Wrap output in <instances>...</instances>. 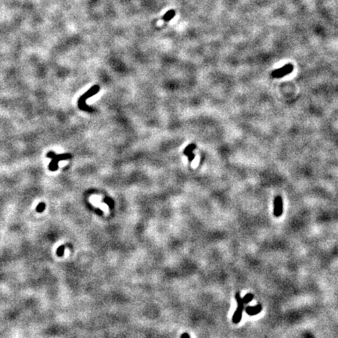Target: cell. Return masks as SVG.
<instances>
[{
  "instance_id": "cell-1",
  "label": "cell",
  "mask_w": 338,
  "mask_h": 338,
  "mask_svg": "<svg viewBox=\"0 0 338 338\" xmlns=\"http://www.w3.org/2000/svg\"><path fill=\"white\" fill-rule=\"evenodd\" d=\"M236 300L237 302V308L233 316V323L235 324H238L242 319V313L244 309V303L241 297L240 292L236 293Z\"/></svg>"
},
{
  "instance_id": "cell-2",
  "label": "cell",
  "mask_w": 338,
  "mask_h": 338,
  "mask_svg": "<svg viewBox=\"0 0 338 338\" xmlns=\"http://www.w3.org/2000/svg\"><path fill=\"white\" fill-rule=\"evenodd\" d=\"M99 89H100L99 86L95 85V86H93V87H92L91 89L89 90V91H88L87 93H86L84 95V96H82V97L79 99V101H78L79 108L81 109V110H86V111H89V110H90L89 107V106H88L87 105L85 104V100H87L88 98H89V97H91V96H94V95L96 94V93H97L98 91H99Z\"/></svg>"
},
{
  "instance_id": "cell-3",
  "label": "cell",
  "mask_w": 338,
  "mask_h": 338,
  "mask_svg": "<svg viewBox=\"0 0 338 338\" xmlns=\"http://www.w3.org/2000/svg\"><path fill=\"white\" fill-rule=\"evenodd\" d=\"M293 70V64H288L284 65L283 67H280V68L276 69V70H274L272 72V78H283L284 76H286L287 74H290Z\"/></svg>"
},
{
  "instance_id": "cell-4",
  "label": "cell",
  "mask_w": 338,
  "mask_h": 338,
  "mask_svg": "<svg viewBox=\"0 0 338 338\" xmlns=\"http://www.w3.org/2000/svg\"><path fill=\"white\" fill-rule=\"evenodd\" d=\"M283 199L280 196H277L274 199V208L273 214L276 217H280L283 214Z\"/></svg>"
},
{
  "instance_id": "cell-5",
  "label": "cell",
  "mask_w": 338,
  "mask_h": 338,
  "mask_svg": "<svg viewBox=\"0 0 338 338\" xmlns=\"http://www.w3.org/2000/svg\"><path fill=\"white\" fill-rule=\"evenodd\" d=\"M261 310H262V306L260 304L254 306H247L245 309L246 313L249 316H256V315L259 314Z\"/></svg>"
},
{
  "instance_id": "cell-6",
  "label": "cell",
  "mask_w": 338,
  "mask_h": 338,
  "mask_svg": "<svg viewBox=\"0 0 338 338\" xmlns=\"http://www.w3.org/2000/svg\"><path fill=\"white\" fill-rule=\"evenodd\" d=\"M196 148L195 144H190L189 146H188L187 147L185 148V150H184V154H185L189 158V161H192L195 158V154L193 153V150Z\"/></svg>"
},
{
  "instance_id": "cell-7",
  "label": "cell",
  "mask_w": 338,
  "mask_h": 338,
  "mask_svg": "<svg viewBox=\"0 0 338 338\" xmlns=\"http://www.w3.org/2000/svg\"><path fill=\"white\" fill-rule=\"evenodd\" d=\"M69 158H70V154H68V153H65V154H59V155L56 154L55 156L53 157V158H52L51 163L58 165V162L60 161L67 160L69 159Z\"/></svg>"
},
{
  "instance_id": "cell-8",
  "label": "cell",
  "mask_w": 338,
  "mask_h": 338,
  "mask_svg": "<svg viewBox=\"0 0 338 338\" xmlns=\"http://www.w3.org/2000/svg\"><path fill=\"white\" fill-rule=\"evenodd\" d=\"M175 16V11L173 10H171L168 11L165 15L163 16V20L165 21H170Z\"/></svg>"
},
{
  "instance_id": "cell-9",
  "label": "cell",
  "mask_w": 338,
  "mask_h": 338,
  "mask_svg": "<svg viewBox=\"0 0 338 338\" xmlns=\"http://www.w3.org/2000/svg\"><path fill=\"white\" fill-rule=\"evenodd\" d=\"M253 298H254V295H253L252 293H249L244 296V298H242V300L243 301H244V304H248L249 302H251V300H253Z\"/></svg>"
},
{
  "instance_id": "cell-10",
  "label": "cell",
  "mask_w": 338,
  "mask_h": 338,
  "mask_svg": "<svg viewBox=\"0 0 338 338\" xmlns=\"http://www.w3.org/2000/svg\"><path fill=\"white\" fill-rule=\"evenodd\" d=\"M46 208V204L44 203H40L39 204H38V206L36 208V211L38 212H42Z\"/></svg>"
},
{
  "instance_id": "cell-11",
  "label": "cell",
  "mask_w": 338,
  "mask_h": 338,
  "mask_svg": "<svg viewBox=\"0 0 338 338\" xmlns=\"http://www.w3.org/2000/svg\"><path fill=\"white\" fill-rule=\"evenodd\" d=\"M64 246H61V247H59L58 250H57V254H58L59 256L63 255V254H64Z\"/></svg>"
},
{
  "instance_id": "cell-12",
  "label": "cell",
  "mask_w": 338,
  "mask_h": 338,
  "mask_svg": "<svg viewBox=\"0 0 338 338\" xmlns=\"http://www.w3.org/2000/svg\"><path fill=\"white\" fill-rule=\"evenodd\" d=\"M56 153H54V152H53V151H50V152H49L48 153H47L46 157L48 158H53V157L55 156Z\"/></svg>"
},
{
  "instance_id": "cell-13",
  "label": "cell",
  "mask_w": 338,
  "mask_h": 338,
  "mask_svg": "<svg viewBox=\"0 0 338 338\" xmlns=\"http://www.w3.org/2000/svg\"><path fill=\"white\" fill-rule=\"evenodd\" d=\"M182 338H189V336L187 333H184V334L182 336Z\"/></svg>"
}]
</instances>
